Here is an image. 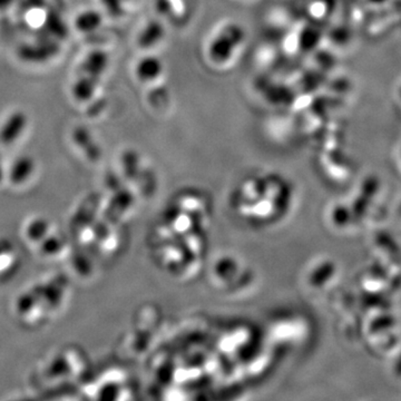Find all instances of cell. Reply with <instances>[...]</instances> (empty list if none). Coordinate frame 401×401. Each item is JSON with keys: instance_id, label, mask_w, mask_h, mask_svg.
Here are the masks:
<instances>
[{"instance_id": "1", "label": "cell", "mask_w": 401, "mask_h": 401, "mask_svg": "<svg viewBox=\"0 0 401 401\" xmlns=\"http://www.w3.org/2000/svg\"><path fill=\"white\" fill-rule=\"evenodd\" d=\"M247 44V35L240 25L226 21L212 30L204 42L203 53L208 65L226 71L236 64Z\"/></svg>"}, {"instance_id": "2", "label": "cell", "mask_w": 401, "mask_h": 401, "mask_svg": "<svg viewBox=\"0 0 401 401\" xmlns=\"http://www.w3.org/2000/svg\"><path fill=\"white\" fill-rule=\"evenodd\" d=\"M165 39V29L158 21H149L141 28L137 38V46L145 55H153V51L162 46Z\"/></svg>"}]
</instances>
